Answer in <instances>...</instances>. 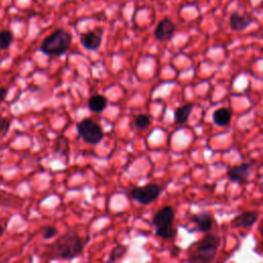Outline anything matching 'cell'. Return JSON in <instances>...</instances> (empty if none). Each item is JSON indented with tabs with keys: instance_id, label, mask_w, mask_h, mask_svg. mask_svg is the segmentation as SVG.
Instances as JSON below:
<instances>
[{
	"instance_id": "7c38bea8",
	"label": "cell",
	"mask_w": 263,
	"mask_h": 263,
	"mask_svg": "<svg viewBox=\"0 0 263 263\" xmlns=\"http://www.w3.org/2000/svg\"><path fill=\"white\" fill-rule=\"evenodd\" d=\"M259 214L256 211H246L242 212L241 214L235 216L233 220L231 221V224L234 227H239V228H249L252 227L256 221L258 220Z\"/></svg>"
},
{
	"instance_id": "7402d4cb",
	"label": "cell",
	"mask_w": 263,
	"mask_h": 263,
	"mask_svg": "<svg viewBox=\"0 0 263 263\" xmlns=\"http://www.w3.org/2000/svg\"><path fill=\"white\" fill-rule=\"evenodd\" d=\"M4 233H5V228L3 225H0V237L4 235Z\"/></svg>"
},
{
	"instance_id": "e0dca14e",
	"label": "cell",
	"mask_w": 263,
	"mask_h": 263,
	"mask_svg": "<svg viewBox=\"0 0 263 263\" xmlns=\"http://www.w3.org/2000/svg\"><path fill=\"white\" fill-rule=\"evenodd\" d=\"M129 248L127 246H116L112 249V251L109 254V258H108V262H115L119 259H122L128 252Z\"/></svg>"
},
{
	"instance_id": "8992f818",
	"label": "cell",
	"mask_w": 263,
	"mask_h": 263,
	"mask_svg": "<svg viewBox=\"0 0 263 263\" xmlns=\"http://www.w3.org/2000/svg\"><path fill=\"white\" fill-rule=\"evenodd\" d=\"M163 191V187L156 183H149L144 186H136L131 189L130 196L141 205H149L156 200Z\"/></svg>"
},
{
	"instance_id": "9c48e42d",
	"label": "cell",
	"mask_w": 263,
	"mask_h": 263,
	"mask_svg": "<svg viewBox=\"0 0 263 263\" xmlns=\"http://www.w3.org/2000/svg\"><path fill=\"white\" fill-rule=\"evenodd\" d=\"M254 22H255V19L251 14H247L242 16V15H239L237 12H234L230 15V18H229V26L233 31H236V32L245 31Z\"/></svg>"
},
{
	"instance_id": "ac0fdd59",
	"label": "cell",
	"mask_w": 263,
	"mask_h": 263,
	"mask_svg": "<svg viewBox=\"0 0 263 263\" xmlns=\"http://www.w3.org/2000/svg\"><path fill=\"white\" fill-rule=\"evenodd\" d=\"M151 123V118L147 114H138L135 118V126L139 130H146Z\"/></svg>"
},
{
	"instance_id": "5b68a950",
	"label": "cell",
	"mask_w": 263,
	"mask_h": 263,
	"mask_svg": "<svg viewBox=\"0 0 263 263\" xmlns=\"http://www.w3.org/2000/svg\"><path fill=\"white\" fill-rule=\"evenodd\" d=\"M76 129L80 138L89 144H98L104 138V132L101 126L91 118H84L78 122Z\"/></svg>"
},
{
	"instance_id": "3957f363",
	"label": "cell",
	"mask_w": 263,
	"mask_h": 263,
	"mask_svg": "<svg viewBox=\"0 0 263 263\" xmlns=\"http://www.w3.org/2000/svg\"><path fill=\"white\" fill-rule=\"evenodd\" d=\"M72 39L71 33L64 29H57L43 41L39 50L49 57H60L68 52Z\"/></svg>"
},
{
	"instance_id": "d6986e66",
	"label": "cell",
	"mask_w": 263,
	"mask_h": 263,
	"mask_svg": "<svg viewBox=\"0 0 263 263\" xmlns=\"http://www.w3.org/2000/svg\"><path fill=\"white\" fill-rule=\"evenodd\" d=\"M11 128V120L3 115H0V137L6 136Z\"/></svg>"
},
{
	"instance_id": "ffe728a7",
	"label": "cell",
	"mask_w": 263,
	"mask_h": 263,
	"mask_svg": "<svg viewBox=\"0 0 263 263\" xmlns=\"http://www.w3.org/2000/svg\"><path fill=\"white\" fill-rule=\"evenodd\" d=\"M42 233L45 239H50L58 234V229L55 226H46L42 229Z\"/></svg>"
},
{
	"instance_id": "7a4b0ae2",
	"label": "cell",
	"mask_w": 263,
	"mask_h": 263,
	"mask_svg": "<svg viewBox=\"0 0 263 263\" xmlns=\"http://www.w3.org/2000/svg\"><path fill=\"white\" fill-rule=\"evenodd\" d=\"M221 237L215 233H207L203 238L194 241L188 248V260L190 262H211L215 259Z\"/></svg>"
},
{
	"instance_id": "ba28073f",
	"label": "cell",
	"mask_w": 263,
	"mask_h": 263,
	"mask_svg": "<svg viewBox=\"0 0 263 263\" xmlns=\"http://www.w3.org/2000/svg\"><path fill=\"white\" fill-rule=\"evenodd\" d=\"M252 173V165L244 163L238 166H233L228 169L227 176L232 182L246 183Z\"/></svg>"
},
{
	"instance_id": "30bf717a",
	"label": "cell",
	"mask_w": 263,
	"mask_h": 263,
	"mask_svg": "<svg viewBox=\"0 0 263 263\" xmlns=\"http://www.w3.org/2000/svg\"><path fill=\"white\" fill-rule=\"evenodd\" d=\"M190 221L196 225V229L200 232H209L214 225V217L209 212H200L190 217Z\"/></svg>"
},
{
	"instance_id": "4fadbf2b",
	"label": "cell",
	"mask_w": 263,
	"mask_h": 263,
	"mask_svg": "<svg viewBox=\"0 0 263 263\" xmlns=\"http://www.w3.org/2000/svg\"><path fill=\"white\" fill-rule=\"evenodd\" d=\"M193 107L194 105L191 102L178 107L175 110V124L181 125V126L185 125L189 119V116L193 110Z\"/></svg>"
},
{
	"instance_id": "44dd1931",
	"label": "cell",
	"mask_w": 263,
	"mask_h": 263,
	"mask_svg": "<svg viewBox=\"0 0 263 263\" xmlns=\"http://www.w3.org/2000/svg\"><path fill=\"white\" fill-rule=\"evenodd\" d=\"M9 94V89L6 87H0V105H2Z\"/></svg>"
},
{
	"instance_id": "2e32d148",
	"label": "cell",
	"mask_w": 263,
	"mask_h": 263,
	"mask_svg": "<svg viewBox=\"0 0 263 263\" xmlns=\"http://www.w3.org/2000/svg\"><path fill=\"white\" fill-rule=\"evenodd\" d=\"M14 42V35L9 30L0 31V50H8Z\"/></svg>"
},
{
	"instance_id": "52a82bcc",
	"label": "cell",
	"mask_w": 263,
	"mask_h": 263,
	"mask_svg": "<svg viewBox=\"0 0 263 263\" xmlns=\"http://www.w3.org/2000/svg\"><path fill=\"white\" fill-rule=\"evenodd\" d=\"M176 32V25L169 17H165L158 22L154 29V37L156 41L164 43L170 42Z\"/></svg>"
},
{
	"instance_id": "9a60e30c",
	"label": "cell",
	"mask_w": 263,
	"mask_h": 263,
	"mask_svg": "<svg viewBox=\"0 0 263 263\" xmlns=\"http://www.w3.org/2000/svg\"><path fill=\"white\" fill-rule=\"evenodd\" d=\"M231 120V111L227 108H219L213 113V122L218 127H226Z\"/></svg>"
},
{
	"instance_id": "5bb4252c",
	"label": "cell",
	"mask_w": 263,
	"mask_h": 263,
	"mask_svg": "<svg viewBox=\"0 0 263 263\" xmlns=\"http://www.w3.org/2000/svg\"><path fill=\"white\" fill-rule=\"evenodd\" d=\"M88 107L92 112L101 113L107 107V99L105 96L97 94L92 96L88 101Z\"/></svg>"
},
{
	"instance_id": "277c9868",
	"label": "cell",
	"mask_w": 263,
	"mask_h": 263,
	"mask_svg": "<svg viewBox=\"0 0 263 263\" xmlns=\"http://www.w3.org/2000/svg\"><path fill=\"white\" fill-rule=\"evenodd\" d=\"M175 212L172 207L167 206L159 209L153 216L152 222L155 226V234L161 238L170 239L177 235V230L174 227Z\"/></svg>"
},
{
	"instance_id": "8fae6325",
	"label": "cell",
	"mask_w": 263,
	"mask_h": 263,
	"mask_svg": "<svg viewBox=\"0 0 263 263\" xmlns=\"http://www.w3.org/2000/svg\"><path fill=\"white\" fill-rule=\"evenodd\" d=\"M80 44L88 51H97L102 45V33L97 31H88L80 35Z\"/></svg>"
},
{
	"instance_id": "6da1fadb",
	"label": "cell",
	"mask_w": 263,
	"mask_h": 263,
	"mask_svg": "<svg viewBox=\"0 0 263 263\" xmlns=\"http://www.w3.org/2000/svg\"><path fill=\"white\" fill-rule=\"evenodd\" d=\"M88 238L85 240L76 230L70 229L49 246L46 256H48L51 260H70L76 258L83 253Z\"/></svg>"
}]
</instances>
